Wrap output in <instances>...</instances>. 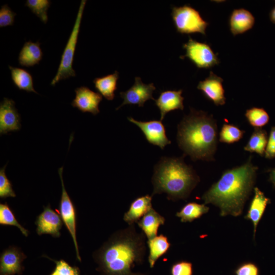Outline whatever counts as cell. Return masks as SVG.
Listing matches in <instances>:
<instances>
[{
	"label": "cell",
	"mask_w": 275,
	"mask_h": 275,
	"mask_svg": "<svg viewBox=\"0 0 275 275\" xmlns=\"http://www.w3.org/2000/svg\"><path fill=\"white\" fill-rule=\"evenodd\" d=\"M250 155L243 164L224 171L219 180L203 195L205 204L219 208L221 216L240 215L254 189L258 168Z\"/></svg>",
	"instance_id": "1"
},
{
	"label": "cell",
	"mask_w": 275,
	"mask_h": 275,
	"mask_svg": "<svg viewBox=\"0 0 275 275\" xmlns=\"http://www.w3.org/2000/svg\"><path fill=\"white\" fill-rule=\"evenodd\" d=\"M146 249L144 233L130 225L114 234L95 253L97 270L102 275H142L132 269L143 261Z\"/></svg>",
	"instance_id": "2"
},
{
	"label": "cell",
	"mask_w": 275,
	"mask_h": 275,
	"mask_svg": "<svg viewBox=\"0 0 275 275\" xmlns=\"http://www.w3.org/2000/svg\"><path fill=\"white\" fill-rule=\"evenodd\" d=\"M217 133L216 121L211 115L190 108L178 125L177 143L184 156H189L193 161H213Z\"/></svg>",
	"instance_id": "3"
},
{
	"label": "cell",
	"mask_w": 275,
	"mask_h": 275,
	"mask_svg": "<svg viewBox=\"0 0 275 275\" xmlns=\"http://www.w3.org/2000/svg\"><path fill=\"white\" fill-rule=\"evenodd\" d=\"M180 157H162L155 166L152 179L155 194L166 193L169 200H185L200 182V177L190 166Z\"/></svg>",
	"instance_id": "4"
},
{
	"label": "cell",
	"mask_w": 275,
	"mask_h": 275,
	"mask_svg": "<svg viewBox=\"0 0 275 275\" xmlns=\"http://www.w3.org/2000/svg\"><path fill=\"white\" fill-rule=\"evenodd\" d=\"M87 1L81 0L72 32L62 53L57 73L50 85L54 86L59 81L76 76L72 64L84 10Z\"/></svg>",
	"instance_id": "5"
},
{
	"label": "cell",
	"mask_w": 275,
	"mask_h": 275,
	"mask_svg": "<svg viewBox=\"0 0 275 275\" xmlns=\"http://www.w3.org/2000/svg\"><path fill=\"white\" fill-rule=\"evenodd\" d=\"M171 16L176 31L182 34L200 33L206 35L209 25L200 13L189 5L173 7Z\"/></svg>",
	"instance_id": "6"
},
{
	"label": "cell",
	"mask_w": 275,
	"mask_h": 275,
	"mask_svg": "<svg viewBox=\"0 0 275 275\" xmlns=\"http://www.w3.org/2000/svg\"><path fill=\"white\" fill-rule=\"evenodd\" d=\"M183 48L186 53L180 58H187L198 68L209 69L220 63L217 54L208 44L198 42L190 36L188 41L183 45Z\"/></svg>",
	"instance_id": "7"
},
{
	"label": "cell",
	"mask_w": 275,
	"mask_h": 275,
	"mask_svg": "<svg viewBox=\"0 0 275 275\" xmlns=\"http://www.w3.org/2000/svg\"><path fill=\"white\" fill-rule=\"evenodd\" d=\"M63 167L59 169L58 173L62 185V194L59 204V212L67 229L72 237L76 258L81 261L76 239V215L74 205L67 192L63 178Z\"/></svg>",
	"instance_id": "8"
},
{
	"label": "cell",
	"mask_w": 275,
	"mask_h": 275,
	"mask_svg": "<svg viewBox=\"0 0 275 275\" xmlns=\"http://www.w3.org/2000/svg\"><path fill=\"white\" fill-rule=\"evenodd\" d=\"M134 79V83L132 87L126 91L120 93L123 101L116 109L126 104L138 105L140 107H143L147 100H155L153 97V92L156 89L154 84H145L142 82L141 78L138 76L135 77Z\"/></svg>",
	"instance_id": "9"
},
{
	"label": "cell",
	"mask_w": 275,
	"mask_h": 275,
	"mask_svg": "<svg viewBox=\"0 0 275 275\" xmlns=\"http://www.w3.org/2000/svg\"><path fill=\"white\" fill-rule=\"evenodd\" d=\"M127 119L129 121L140 128L150 144L163 149L167 145L171 143V141L167 138L166 129L161 121L151 120L143 122L136 120L131 117Z\"/></svg>",
	"instance_id": "10"
},
{
	"label": "cell",
	"mask_w": 275,
	"mask_h": 275,
	"mask_svg": "<svg viewBox=\"0 0 275 275\" xmlns=\"http://www.w3.org/2000/svg\"><path fill=\"white\" fill-rule=\"evenodd\" d=\"M35 224L39 235L48 234L54 237L61 235L60 230L63 225L61 215L51 208L50 204L44 207L43 211L37 216Z\"/></svg>",
	"instance_id": "11"
},
{
	"label": "cell",
	"mask_w": 275,
	"mask_h": 275,
	"mask_svg": "<svg viewBox=\"0 0 275 275\" xmlns=\"http://www.w3.org/2000/svg\"><path fill=\"white\" fill-rule=\"evenodd\" d=\"M223 82L222 77L210 71L207 78L199 81L197 89L202 92L206 99L215 105H223L226 103V98Z\"/></svg>",
	"instance_id": "12"
},
{
	"label": "cell",
	"mask_w": 275,
	"mask_h": 275,
	"mask_svg": "<svg viewBox=\"0 0 275 275\" xmlns=\"http://www.w3.org/2000/svg\"><path fill=\"white\" fill-rule=\"evenodd\" d=\"M75 97L71 105L82 113H90L93 115L99 112V104L102 100V96L89 88L81 86L75 90Z\"/></svg>",
	"instance_id": "13"
},
{
	"label": "cell",
	"mask_w": 275,
	"mask_h": 275,
	"mask_svg": "<svg viewBox=\"0 0 275 275\" xmlns=\"http://www.w3.org/2000/svg\"><path fill=\"white\" fill-rule=\"evenodd\" d=\"M26 255L16 246L5 250L0 257V275L21 274L24 267L22 264Z\"/></svg>",
	"instance_id": "14"
},
{
	"label": "cell",
	"mask_w": 275,
	"mask_h": 275,
	"mask_svg": "<svg viewBox=\"0 0 275 275\" xmlns=\"http://www.w3.org/2000/svg\"><path fill=\"white\" fill-rule=\"evenodd\" d=\"M21 127L20 117L15 106V102L4 98L0 104V133L7 134L17 131Z\"/></svg>",
	"instance_id": "15"
},
{
	"label": "cell",
	"mask_w": 275,
	"mask_h": 275,
	"mask_svg": "<svg viewBox=\"0 0 275 275\" xmlns=\"http://www.w3.org/2000/svg\"><path fill=\"white\" fill-rule=\"evenodd\" d=\"M254 196L251 200L248 210L244 218L251 221L253 225V237L255 240L258 225L262 218L270 199L257 187L254 188Z\"/></svg>",
	"instance_id": "16"
},
{
	"label": "cell",
	"mask_w": 275,
	"mask_h": 275,
	"mask_svg": "<svg viewBox=\"0 0 275 275\" xmlns=\"http://www.w3.org/2000/svg\"><path fill=\"white\" fill-rule=\"evenodd\" d=\"M182 90L162 91L160 92L158 98L155 99V105L160 111V121L171 111L183 110L184 97L182 96Z\"/></svg>",
	"instance_id": "17"
},
{
	"label": "cell",
	"mask_w": 275,
	"mask_h": 275,
	"mask_svg": "<svg viewBox=\"0 0 275 275\" xmlns=\"http://www.w3.org/2000/svg\"><path fill=\"white\" fill-rule=\"evenodd\" d=\"M255 22L254 15L244 8L234 9L229 19V25L233 36L242 34L253 28Z\"/></svg>",
	"instance_id": "18"
},
{
	"label": "cell",
	"mask_w": 275,
	"mask_h": 275,
	"mask_svg": "<svg viewBox=\"0 0 275 275\" xmlns=\"http://www.w3.org/2000/svg\"><path fill=\"white\" fill-rule=\"evenodd\" d=\"M152 196L147 195L134 200L124 215V221L129 225L138 223L152 208Z\"/></svg>",
	"instance_id": "19"
},
{
	"label": "cell",
	"mask_w": 275,
	"mask_h": 275,
	"mask_svg": "<svg viewBox=\"0 0 275 275\" xmlns=\"http://www.w3.org/2000/svg\"><path fill=\"white\" fill-rule=\"evenodd\" d=\"M164 222V217L152 208L138 222V224L148 240L157 236L159 227Z\"/></svg>",
	"instance_id": "20"
},
{
	"label": "cell",
	"mask_w": 275,
	"mask_h": 275,
	"mask_svg": "<svg viewBox=\"0 0 275 275\" xmlns=\"http://www.w3.org/2000/svg\"><path fill=\"white\" fill-rule=\"evenodd\" d=\"M43 52L39 42L29 41L25 42L18 56L19 64L23 67H32L38 64L42 60Z\"/></svg>",
	"instance_id": "21"
},
{
	"label": "cell",
	"mask_w": 275,
	"mask_h": 275,
	"mask_svg": "<svg viewBox=\"0 0 275 275\" xmlns=\"http://www.w3.org/2000/svg\"><path fill=\"white\" fill-rule=\"evenodd\" d=\"M147 243L149 249L148 260L150 268H153L157 260L168 251L171 244L163 234L148 239Z\"/></svg>",
	"instance_id": "22"
},
{
	"label": "cell",
	"mask_w": 275,
	"mask_h": 275,
	"mask_svg": "<svg viewBox=\"0 0 275 275\" xmlns=\"http://www.w3.org/2000/svg\"><path fill=\"white\" fill-rule=\"evenodd\" d=\"M119 72L115 71L113 74L95 78L93 82L95 89L99 94L107 100H113L115 92L117 89Z\"/></svg>",
	"instance_id": "23"
},
{
	"label": "cell",
	"mask_w": 275,
	"mask_h": 275,
	"mask_svg": "<svg viewBox=\"0 0 275 275\" xmlns=\"http://www.w3.org/2000/svg\"><path fill=\"white\" fill-rule=\"evenodd\" d=\"M268 141L267 131L261 128H255L250 138L244 147V150L250 153H256L263 156Z\"/></svg>",
	"instance_id": "24"
},
{
	"label": "cell",
	"mask_w": 275,
	"mask_h": 275,
	"mask_svg": "<svg viewBox=\"0 0 275 275\" xmlns=\"http://www.w3.org/2000/svg\"><path fill=\"white\" fill-rule=\"evenodd\" d=\"M12 80L14 85L19 90L28 92L38 94L34 89L33 79L31 74L26 70L9 66Z\"/></svg>",
	"instance_id": "25"
},
{
	"label": "cell",
	"mask_w": 275,
	"mask_h": 275,
	"mask_svg": "<svg viewBox=\"0 0 275 275\" xmlns=\"http://www.w3.org/2000/svg\"><path fill=\"white\" fill-rule=\"evenodd\" d=\"M209 209V208L205 204L189 202L184 205L176 215L180 218L182 223L191 222L207 213Z\"/></svg>",
	"instance_id": "26"
},
{
	"label": "cell",
	"mask_w": 275,
	"mask_h": 275,
	"mask_svg": "<svg viewBox=\"0 0 275 275\" xmlns=\"http://www.w3.org/2000/svg\"><path fill=\"white\" fill-rule=\"evenodd\" d=\"M245 131L232 124H224L219 133L220 142L233 144L238 142L242 138Z\"/></svg>",
	"instance_id": "27"
},
{
	"label": "cell",
	"mask_w": 275,
	"mask_h": 275,
	"mask_svg": "<svg viewBox=\"0 0 275 275\" xmlns=\"http://www.w3.org/2000/svg\"><path fill=\"white\" fill-rule=\"evenodd\" d=\"M244 115L249 124L255 128H261L269 121V116L263 108L251 107L246 109Z\"/></svg>",
	"instance_id": "28"
},
{
	"label": "cell",
	"mask_w": 275,
	"mask_h": 275,
	"mask_svg": "<svg viewBox=\"0 0 275 275\" xmlns=\"http://www.w3.org/2000/svg\"><path fill=\"white\" fill-rule=\"evenodd\" d=\"M0 224L14 226L20 230L24 236H28L29 231L18 223L7 202L0 204Z\"/></svg>",
	"instance_id": "29"
},
{
	"label": "cell",
	"mask_w": 275,
	"mask_h": 275,
	"mask_svg": "<svg viewBox=\"0 0 275 275\" xmlns=\"http://www.w3.org/2000/svg\"><path fill=\"white\" fill-rule=\"evenodd\" d=\"M50 4L49 0H27L25 5L46 23L48 21L47 10Z\"/></svg>",
	"instance_id": "30"
},
{
	"label": "cell",
	"mask_w": 275,
	"mask_h": 275,
	"mask_svg": "<svg viewBox=\"0 0 275 275\" xmlns=\"http://www.w3.org/2000/svg\"><path fill=\"white\" fill-rule=\"evenodd\" d=\"M44 256L51 260L56 264L55 268L50 275H80V269L78 267L71 266L64 260H56L47 256Z\"/></svg>",
	"instance_id": "31"
},
{
	"label": "cell",
	"mask_w": 275,
	"mask_h": 275,
	"mask_svg": "<svg viewBox=\"0 0 275 275\" xmlns=\"http://www.w3.org/2000/svg\"><path fill=\"white\" fill-rule=\"evenodd\" d=\"M6 165L0 170V198L2 199L16 197L11 182L6 174Z\"/></svg>",
	"instance_id": "32"
},
{
	"label": "cell",
	"mask_w": 275,
	"mask_h": 275,
	"mask_svg": "<svg viewBox=\"0 0 275 275\" xmlns=\"http://www.w3.org/2000/svg\"><path fill=\"white\" fill-rule=\"evenodd\" d=\"M171 275H193V264L186 261L174 263L170 269Z\"/></svg>",
	"instance_id": "33"
},
{
	"label": "cell",
	"mask_w": 275,
	"mask_h": 275,
	"mask_svg": "<svg viewBox=\"0 0 275 275\" xmlns=\"http://www.w3.org/2000/svg\"><path fill=\"white\" fill-rule=\"evenodd\" d=\"M234 273L235 275H260V270L255 263L245 262L239 264Z\"/></svg>",
	"instance_id": "34"
},
{
	"label": "cell",
	"mask_w": 275,
	"mask_h": 275,
	"mask_svg": "<svg viewBox=\"0 0 275 275\" xmlns=\"http://www.w3.org/2000/svg\"><path fill=\"white\" fill-rule=\"evenodd\" d=\"M16 14L13 12L7 5L2 6L0 9V27L12 25Z\"/></svg>",
	"instance_id": "35"
},
{
	"label": "cell",
	"mask_w": 275,
	"mask_h": 275,
	"mask_svg": "<svg viewBox=\"0 0 275 275\" xmlns=\"http://www.w3.org/2000/svg\"><path fill=\"white\" fill-rule=\"evenodd\" d=\"M264 156L267 159L275 158V126L271 128Z\"/></svg>",
	"instance_id": "36"
},
{
	"label": "cell",
	"mask_w": 275,
	"mask_h": 275,
	"mask_svg": "<svg viewBox=\"0 0 275 275\" xmlns=\"http://www.w3.org/2000/svg\"><path fill=\"white\" fill-rule=\"evenodd\" d=\"M269 172V181L275 187V168L271 169L268 170Z\"/></svg>",
	"instance_id": "37"
},
{
	"label": "cell",
	"mask_w": 275,
	"mask_h": 275,
	"mask_svg": "<svg viewBox=\"0 0 275 275\" xmlns=\"http://www.w3.org/2000/svg\"><path fill=\"white\" fill-rule=\"evenodd\" d=\"M269 16L271 22L275 24V6L270 10Z\"/></svg>",
	"instance_id": "38"
}]
</instances>
